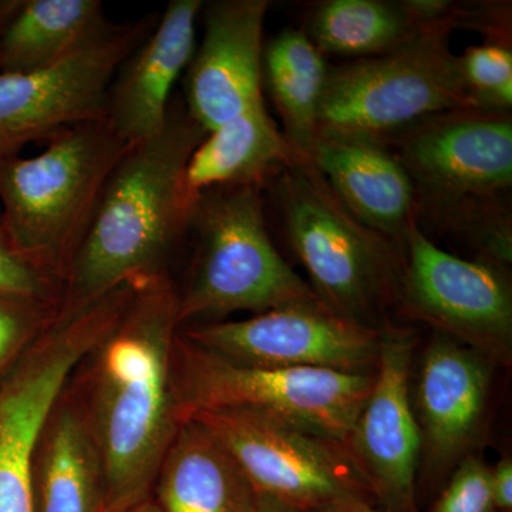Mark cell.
I'll return each mask as SVG.
<instances>
[{
	"instance_id": "obj_1",
	"label": "cell",
	"mask_w": 512,
	"mask_h": 512,
	"mask_svg": "<svg viewBox=\"0 0 512 512\" xmlns=\"http://www.w3.org/2000/svg\"><path fill=\"white\" fill-rule=\"evenodd\" d=\"M178 292L167 271L134 279L126 312L66 383L103 458L106 510L151 495L183 423L174 383Z\"/></svg>"
},
{
	"instance_id": "obj_2",
	"label": "cell",
	"mask_w": 512,
	"mask_h": 512,
	"mask_svg": "<svg viewBox=\"0 0 512 512\" xmlns=\"http://www.w3.org/2000/svg\"><path fill=\"white\" fill-rule=\"evenodd\" d=\"M207 134L175 96L156 136L128 148L107 181L60 306L86 305L140 276L167 271L197 201L185 171Z\"/></svg>"
},
{
	"instance_id": "obj_3",
	"label": "cell",
	"mask_w": 512,
	"mask_h": 512,
	"mask_svg": "<svg viewBox=\"0 0 512 512\" xmlns=\"http://www.w3.org/2000/svg\"><path fill=\"white\" fill-rule=\"evenodd\" d=\"M128 148L101 120L67 131L39 156L0 161V225L15 251L63 291L107 181Z\"/></svg>"
},
{
	"instance_id": "obj_4",
	"label": "cell",
	"mask_w": 512,
	"mask_h": 512,
	"mask_svg": "<svg viewBox=\"0 0 512 512\" xmlns=\"http://www.w3.org/2000/svg\"><path fill=\"white\" fill-rule=\"evenodd\" d=\"M188 232L197 249L187 288L178 292L180 328L220 322L234 312L261 315L322 303L269 237L259 185L200 192Z\"/></svg>"
},
{
	"instance_id": "obj_5",
	"label": "cell",
	"mask_w": 512,
	"mask_h": 512,
	"mask_svg": "<svg viewBox=\"0 0 512 512\" xmlns=\"http://www.w3.org/2000/svg\"><path fill=\"white\" fill-rule=\"evenodd\" d=\"M272 180L286 237L319 301L380 329L384 309L399 302L403 249L357 220L311 161L295 158Z\"/></svg>"
},
{
	"instance_id": "obj_6",
	"label": "cell",
	"mask_w": 512,
	"mask_h": 512,
	"mask_svg": "<svg viewBox=\"0 0 512 512\" xmlns=\"http://www.w3.org/2000/svg\"><path fill=\"white\" fill-rule=\"evenodd\" d=\"M376 372L237 365L177 333L174 383L181 421L197 412L251 410L346 447Z\"/></svg>"
},
{
	"instance_id": "obj_7",
	"label": "cell",
	"mask_w": 512,
	"mask_h": 512,
	"mask_svg": "<svg viewBox=\"0 0 512 512\" xmlns=\"http://www.w3.org/2000/svg\"><path fill=\"white\" fill-rule=\"evenodd\" d=\"M453 30L433 26L386 55L329 64L318 133L387 141L436 114L473 107L451 52Z\"/></svg>"
},
{
	"instance_id": "obj_8",
	"label": "cell",
	"mask_w": 512,
	"mask_h": 512,
	"mask_svg": "<svg viewBox=\"0 0 512 512\" xmlns=\"http://www.w3.org/2000/svg\"><path fill=\"white\" fill-rule=\"evenodd\" d=\"M133 296L120 285L56 318L0 384V512H33L37 437L84 356L119 322Z\"/></svg>"
},
{
	"instance_id": "obj_9",
	"label": "cell",
	"mask_w": 512,
	"mask_h": 512,
	"mask_svg": "<svg viewBox=\"0 0 512 512\" xmlns=\"http://www.w3.org/2000/svg\"><path fill=\"white\" fill-rule=\"evenodd\" d=\"M387 143H394V154L412 180L419 227H436L478 202L510 198L511 111H444Z\"/></svg>"
},
{
	"instance_id": "obj_10",
	"label": "cell",
	"mask_w": 512,
	"mask_h": 512,
	"mask_svg": "<svg viewBox=\"0 0 512 512\" xmlns=\"http://www.w3.org/2000/svg\"><path fill=\"white\" fill-rule=\"evenodd\" d=\"M157 16L114 26L106 36L62 62L28 73H0V161L32 143L107 119L117 70L157 23Z\"/></svg>"
},
{
	"instance_id": "obj_11",
	"label": "cell",
	"mask_w": 512,
	"mask_h": 512,
	"mask_svg": "<svg viewBox=\"0 0 512 512\" xmlns=\"http://www.w3.org/2000/svg\"><path fill=\"white\" fill-rule=\"evenodd\" d=\"M399 305L407 318L511 366L512 291L507 269L440 248L417 224L403 245Z\"/></svg>"
},
{
	"instance_id": "obj_12",
	"label": "cell",
	"mask_w": 512,
	"mask_h": 512,
	"mask_svg": "<svg viewBox=\"0 0 512 512\" xmlns=\"http://www.w3.org/2000/svg\"><path fill=\"white\" fill-rule=\"evenodd\" d=\"M188 419L221 440L259 494L306 512L372 498L343 444L251 410L197 412Z\"/></svg>"
},
{
	"instance_id": "obj_13",
	"label": "cell",
	"mask_w": 512,
	"mask_h": 512,
	"mask_svg": "<svg viewBox=\"0 0 512 512\" xmlns=\"http://www.w3.org/2000/svg\"><path fill=\"white\" fill-rule=\"evenodd\" d=\"M181 333L237 365L262 369L376 372L382 329L367 328L323 303L286 306L232 322L198 323Z\"/></svg>"
},
{
	"instance_id": "obj_14",
	"label": "cell",
	"mask_w": 512,
	"mask_h": 512,
	"mask_svg": "<svg viewBox=\"0 0 512 512\" xmlns=\"http://www.w3.org/2000/svg\"><path fill=\"white\" fill-rule=\"evenodd\" d=\"M414 346L412 330L382 329L375 384L346 444L370 497L390 512H419L421 434L410 393Z\"/></svg>"
},
{
	"instance_id": "obj_15",
	"label": "cell",
	"mask_w": 512,
	"mask_h": 512,
	"mask_svg": "<svg viewBox=\"0 0 512 512\" xmlns=\"http://www.w3.org/2000/svg\"><path fill=\"white\" fill-rule=\"evenodd\" d=\"M268 0H217L202 6L204 36L184 77L188 114L207 133L264 100Z\"/></svg>"
},
{
	"instance_id": "obj_16",
	"label": "cell",
	"mask_w": 512,
	"mask_h": 512,
	"mask_svg": "<svg viewBox=\"0 0 512 512\" xmlns=\"http://www.w3.org/2000/svg\"><path fill=\"white\" fill-rule=\"evenodd\" d=\"M493 363L437 333L424 352L412 396L421 453L434 473L468 456L483 427Z\"/></svg>"
},
{
	"instance_id": "obj_17",
	"label": "cell",
	"mask_w": 512,
	"mask_h": 512,
	"mask_svg": "<svg viewBox=\"0 0 512 512\" xmlns=\"http://www.w3.org/2000/svg\"><path fill=\"white\" fill-rule=\"evenodd\" d=\"M202 6L201 0H171L150 35L117 70L106 120L130 146L163 128L174 84L194 56Z\"/></svg>"
},
{
	"instance_id": "obj_18",
	"label": "cell",
	"mask_w": 512,
	"mask_h": 512,
	"mask_svg": "<svg viewBox=\"0 0 512 512\" xmlns=\"http://www.w3.org/2000/svg\"><path fill=\"white\" fill-rule=\"evenodd\" d=\"M311 163L357 220L403 249L417 220L416 191L389 143L318 133Z\"/></svg>"
},
{
	"instance_id": "obj_19",
	"label": "cell",
	"mask_w": 512,
	"mask_h": 512,
	"mask_svg": "<svg viewBox=\"0 0 512 512\" xmlns=\"http://www.w3.org/2000/svg\"><path fill=\"white\" fill-rule=\"evenodd\" d=\"M151 495L163 512H258L259 493L238 461L192 419L178 427Z\"/></svg>"
},
{
	"instance_id": "obj_20",
	"label": "cell",
	"mask_w": 512,
	"mask_h": 512,
	"mask_svg": "<svg viewBox=\"0 0 512 512\" xmlns=\"http://www.w3.org/2000/svg\"><path fill=\"white\" fill-rule=\"evenodd\" d=\"M33 512H104L103 458L66 386L37 437L32 458Z\"/></svg>"
},
{
	"instance_id": "obj_21",
	"label": "cell",
	"mask_w": 512,
	"mask_h": 512,
	"mask_svg": "<svg viewBox=\"0 0 512 512\" xmlns=\"http://www.w3.org/2000/svg\"><path fill=\"white\" fill-rule=\"evenodd\" d=\"M113 28L99 0H0V73L46 69Z\"/></svg>"
},
{
	"instance_id": "obj_22",
	"label": "cell",
	"mask_w": 512,
	"mask_h": 512,
	"mask_svg": "<svg viewBox=\"0 0 512 512\" xmlns=\"http://www.w3.org/2000/svg\"><path fill=\"white\" fill-rule=\"evenodd\" d=\"M295 158L262 101L207 134L188 161L185 184L194 197L229 185L264 187Z\"/></svg>"
},
{
	"instance_id": "obj_23",
	"label": "cell",
	"mask_w": 512,
	"mask_h": 512,
	"mask_svg": "<svg viewBox=\"0 0 512 512\" xmlns=\"http://www.w3.org/2000/svg\"><path fill=\"white\" fill-rule=\"evenodd\" d=\"M329 64L303 29H285L264 47L262 76L299 160L311 161Z\"/></svg>"
},
{
	"instance_id": "obj_24",
	"label": "cell",
	"mask_w": 512,
	"mask_h": 512,
	"mask_svg": "<svg viewBox=\"0 0 512 512\" xmlns=\"http://www.w3.org/2000/svg\"><path fill=\"white\" fill-rule=\"evenodd\" d=\"M303 30L322 55L360 60L393 52L423 29L402 0H325L312 6Z\"/></svg>"
},
{
	"instance_id": "obj_25",
	"label": "cell",
	"mask_w": 512,
	"mask_h": 512,
	"mask_svg": "<svg viewBox=\"0 0 512 512\" xmlns=\"http://www.w3.org/2000/svg\"><path fill=\"white\" fill-rule=\"evenodd\" d=\"M461 76L474 109L511 111L512 49L484 42L458 56Z\"/></svg>"
},
{
	"instance_id": "obj_26",
	"label": "cell",
	"mask_w": 512,
	"mask_h": 512,
	"mask_svg": "<svg viewBox=\"0 0 512 512\" xmlns=\"http://www.w3.org/2000/svg\"><path fill=\"white\" fill-rule=\"evenodd\" d=\"M60 306L0 291V384L56 318Z\"/></svg>"
},
{
	"instance_id": "obj_27",
	"label": "cell",
	"mask_w": 512,
	"mask_h": 512,
	"mask_svg": "<svg viewBox=\"0 0 512 512\" xmlns=\"http://www.w3.org/2000/svg\"><path fill=\"white\" fill-rule=\"evenodd\" d=\"M491 467L468 454L458 464L431 512H493Z\"/></svg>"
},
{
	"instance_id": "obj_28",
	"label": "cell",
	"mask_w": 512,
	"mask_h": 512,
	"mask_svg": "<svg viewBox=\"0 0 512 512\" xmlns=\"http://www.w3.org/2000/svg\"><path fill=\"white\" fill-rule=\"evenodd\" d=\"M0 291L59 305L63 286L37 271L12 247L0 225Z\"/></svg>"
},
{
	"instance_id": "obj_29",
	"label": "cell",
	"mask_w": 512,
	"mask_h": 512,
	"mask_svg": "<svg viewBox=\"0 0 512 512\" xmlns=\"http://www.w3.org/2000/svg\"><path fill=\"white\" fill-rule=\"evenodd\" d=\"M457 28L483 33L485 42L511 45V6L500 2H457Z\"/></svg>"
},
{
	"instance_id": "obj_30",
	"label": "cell",
	"mask_w": 512,
	"mask_h": 512,
	"mask_svg": "<svg viewBox=\"0 0 512 512\" xmlns=\"http://www.w3.org/2000/svg\"><path fill=\"white\" fill-rule=\"evenodd\" d=\"M491 493L495 511L511 512L512 510V461L505 457L494 468H491Z\"/></svg>"
},
{
	"instance_id": "obj_31",
	"label": "cell",
	"mask_w": 512,
	"mask_h": 512,
	"mask_svg": "<svg viewBox=\"0 0 512 512\" xmlns=\"http://www.w3.org/2000/svg\"><path fill=\"white\" fill-rule=\"evenodd\" d=\"M312 512H390L386 510H377L367 500H346L340 501V503L328 505V507L320 508V510Z\"/></svg>"
},
{
	"instance_id": "obj_32",
	"label": "cell",
	"mask_w": 512,
	"mask_h": 512,
	"mask_svg": "<svg viewBox=\"0 0 512 512\" xmlns=\"http://www.w3.org/2000/svg\"><path fill=\"white\" fill-rule=\"evenodd\" d=\"M104 512H163L158 507L153 495L141 498V500L134 501V503L120 505V507L109 508Z\"/></svg>"
},
{
	"instance_id": "obj_33",
	"label": "cell",
	"mask_w": 512,
	"mask_h": 512,
	"mask_svg": "<svg viewBox=\"0 0 512 512\" xmlns=\"http://www.w3.org/2000/svg\"><path fill=\"white\" fill-rule=\"evenodd\" d=\"M258 512H306L269 495L259 494Z\"/></svg>"
}]
</instances>
